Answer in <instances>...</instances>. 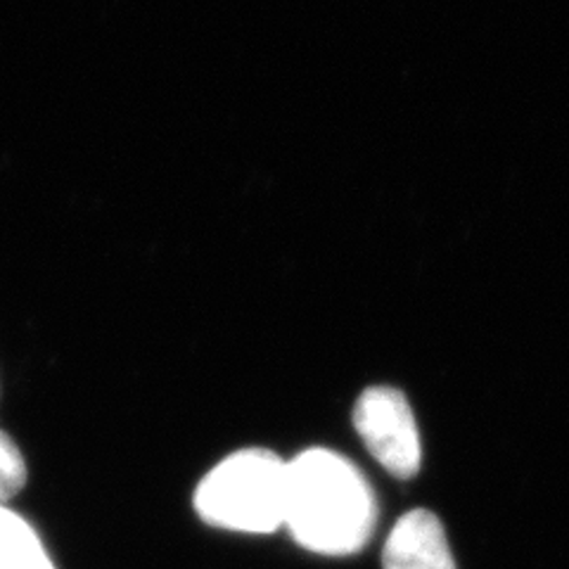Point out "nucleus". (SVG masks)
Listing matches in <instances>:
<instances>
[{
  "instance_id": "1",
  "label": "nucleus",
  "mask_w": 569,
  "mask_h": 569,
  "mask_svg": "<svg viewBox=\"0 0 569 569\" xmlns=\"http://www.w3.org/2000/svg\"><path fill=\"white\" fill-rule=\"evenodd\" d=\"M282 527L311 553H359L378 527L376 493L347 456L307 449L288 460Z\"/></svg>"
},
{
  "instance_id": "2",
  "label": "nucleus",
  "mask_w": 569,
  "mask_h": 569,
  "mask_svg": "<svg viewBox=\"0 0 569 569\" xmlns=\"http://www.w3.org/2000/svg\"><path fill=\"white\" fill-rule=\"evenodd\" d=\"M288 460L276 451L249 447L228 453L192 491V510L213 529L273 533L284 520Z\"/></svg>"
},
{
  "instance_id": "3",
  "label": "nucleus",
  "mask_w": 569,
  "mask_h": 569,
  "mask_svg": "<svg viewBox=\"0 0 569 569\" xmlns=\"http://www.w3.org/2000/svg\"><path fill=\"white\" fill-rule=\"evenodd\" d=\"M353 427L363 447L389 475L408 479L420 470V430L403 391L385 385L368 387L356 399Z\"/></svg>"
},
{
  "instance_id": "4",
  "label": "nucleus",
  "mask_w": 569,
  "mask_h": 569,
  "mask_svg": "<svg viewBox=\"0 0 569 569\" xmlns=\"http://www.w3.org/2000/svg\"><path fill=\"white\" fill-rule=\"evenodd\" d=\"M385 569H458L441 520L430 510H411L389 531Z\"/></svg>"
},
{
  "instance_id": "5",
  "label": "nucleus",
  "mask_w": 569,
  "mask_h": 569,
  "mask_svg": "<svg viewBox=\"0 0 569 569\" xmlns=\"http://www.w3.org/2000/svg\"><path fill=\"white\" fill-rule=\"evenodd\" d=\"M0 569H60L41 533L10 506H0Z\"/></svg>"
},
{
  "instance_id": "6",
  "label": "nucleus",
  "mask_w": 569,
  "mask_h": 569,
  "mask_svg": "<svg viewBox=\"0 0 569 569\" xmlns=\"http://www.w3.org/2000/svg\"><path fill=\"white\" fill-rule=\"evenodd\" d=\"M29 482V468L22 449L8 432L0 430V506H10Z\"/></svg>"
}]
</instances>
